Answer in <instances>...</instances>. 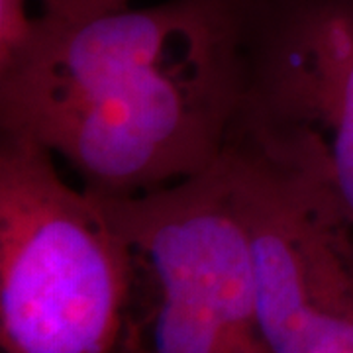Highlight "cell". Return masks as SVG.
I'll use <instances>...</instances> for the list:
<instances>
[{"instance_id": "cell-1", "label": "cell", "mask_w": 353, "mask_h": 353, "mask_svg": "<svg viewBox=\"0 0 353 353\" xmlns=\"http://www.w3.org/2000/svg\"><path fill=\"white\" fill-rule=\"evenodd\" d=\"M261 0H163L83 22L38 16L0 67L2 136L28 139L99 196L201 175L228 152Z\"/></svg>"}, {"instance_id": "cell-2", "label": "cell", "mask_w": 353, "mask_h": 353, "mask_svg": "<svg viewBox=\"0 0 353 353\" xmlns=\"http://www.w3.org/2000/svg\"><path fill=\"white\" fill-rule=\"evenodd\" d=\"M130 263L101 199L28 139L0 141V350L126 353Z\"/></svg>"}, {"instance_id": "cell-3", "label": "cell", "mask_w": 353, "mask_h": 353, "mask_svg": "<svg viewBox=\"0 0 353 353\" xmlns=\"http://www.w3.org/2000/svg\"><path fill=\"white\" fill-rule=\"evenodd\" d=\"M99 199L130 263L126 353H271L226 153L183 183Z\"/></svg>"}, {"instance_id": "cell-4", "label": "cell", "mask_w": 353, "mask_h": 353, "mask_svg": "<svg viewBox=\"0 0 353 353\" xmlns=\"http://www.w3.org/2000/svg\"><path fill=\"white\" fill-rule=\"evenodd\" d=\"M230 143L320 181L353 216V0H261Z\"/></svg>"}, {"instance_id": "cell-5", "label": "cell", "mask_w": 353, "mask_h": 353, "mask_svg": "<svg viewBox=\"0 0 353 353\" xmlns=\"http://www.w3.org/2000/svg\"><path fill=\"white\" fill-rule=\"evenodd\" d=\"M271 353H353V216L312 176L230 143Z\"/></svg>"}, {"instance_id": "cell-6", "label": "cell", "mask_w": 353, "mask_h": 353, "mask_svg": "<svg viewBox=\"0 0 353 353\" xmlns=\"http://www.w3.org/2000/svg\"><path fill=\"white\" fill-rule=\"evenodd\" d=\"M36 18L28 12V0H0V67L12 61L28 43Z\"/></svg>"}, {"instance_id": "cell-7", "label": "cell", "mask_w": 353, "mask_h": 353, "mask_svg": "<svg viewBox=\"0 0 353 353\" xmlns=\"http://www.w3.org/2000/svg\"><path fill=\"white\" fill-rule=\"evenodd\" d=\"M43 16L59 22H83L130 8V0H41Z\"/></svg>"}]
</instances>
